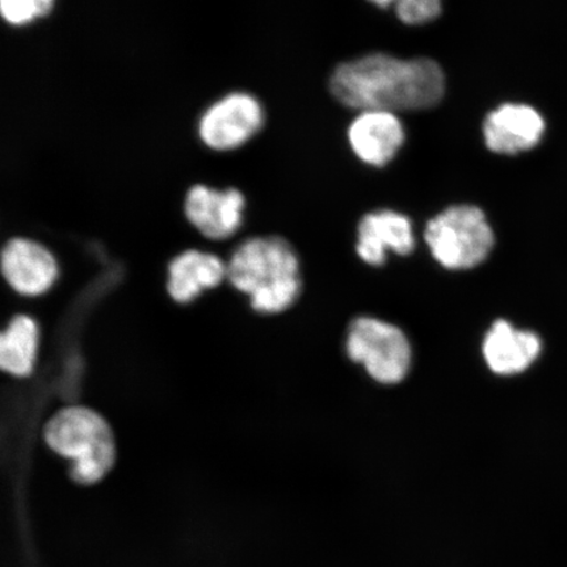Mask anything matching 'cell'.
Instances as JSON below:
<instances>
[{"label": "cell", "instance_id": "cell-1", "mask_svg": "<svg viewBox=\"0 0 567 567\" xmlns=\"http://www.w3.org/2000/svg\"><path fill=\"white\" fill-rule=\"evenodd\" d=\"M330 92L340 104L363 111H423L441 103L445 75L431 59H396L373 53L339 65Z\"/></svg>", "mask_w": 567, "mask_h": 567}, {"label": "cell", "instance_id": "cell-2", "mask_svg": "<svg viewBox=\"0 0 567 567\" xmlns=\"http://www.w3.org/2000/svg\"><path fill=\"white\" fill-rule=\"evenodd\" d=\"M226 278L250 296L260 313H281L301 293L300 261L292 245L278 236L245 239L226 265Z\"/></svg>", "mask_w": 567, "mask_h": 567}, {"label": "cell", "instance_id": "cell-3", "mask_svg": "<svg viewBox=\"0 0 567 567\" xmlns=\"http://www.w3.org/2000/svg\"><path fill=\"white\" fill-rule=\"evenodd\" d=\"M45 441L53 451L73 460L71 477L78 484H95L115 463L110 425L94 411L71 408L47 424Z\"/></svg>", "mask_w": 567, "mask_h": 567}, {"label": "cell", "instance_id": "cell-4", "mask_svg": "<svg viewBox=\"0 0 567 567\" xmlns=\"http://www.w3.org/2000/svg\"><path fill=\"white\" fill-rule=\"evenodd\" d=\"M424 240L437 264L451 271L484 264L495 245L485 212L472 204L452 205L431 218Z\"/></svg>", "mask_w": 567, "mask_h": 567}, {"label": "cell", "instance_id": "cell-5", "mask_svg": "<svg viewBox=\"0 0 567 567\" xmlns=\"http://www.w3.org/2000/svg\"><path fill=\"white\" fill-rule=\"evenodd\" d=\"M346 350L354 363L363 365L374 381L384 385L405 380L413 360L405 332L373 317H359L352 321Z\"/></svg>", "mask_w": 567, "mask_h": 567}, {"label": "cell", "instance_id": "cell-6", "mask_svg": "<svg viewBox=\"0 0 567 567\" xmlns=\"http://www.w3.org/2000/svg\"><path fill=\"white\" fill-rule=\"evenodd\" d=\"M265 123V112L258 99L247 92H230L203 112L198 136L215 151L238 147Z\"/></svg>", "mask_w": 567, "mask_h": 567}, {"label": "cell", "instance_id": "cell-7", "mask_svg": "<svg viewBox=\"0 0 567 567\" xmlns=\"http://www.w3.org/2000/svg\"><path fill=\"white\" fill-rule=\"evenodd\" d=\"M415 246L413 223L400 212L378 210L360 219L357 252L367 265L384 266L389 251L405 257L414 252Z\"/></svg>", "mask_w": 567, "mask_h": 567}, {"label": "cell", "instance_id": "cell-8", "mask_svg": "<svg viewBox=\"0 0 567 567\" xmlns=\"http://www.w3.org/2000/svg\"><path fill=\"white\" fill-rule=\"evenodd\" d=\"M244 207L245 197L237 188L219 190L196 184L184 198L188 221L212 239L231 236L243 223Z\"/></svg>", "mask_w": 567, "mask_h": 567}, {"label": "cell", "instance_id": "cell-9", "mask_svg": "<svg viewBox=\"0 0 567 567\" xmlns=\"http://www.w3.org/2000/svg\"><path fill=\"white\" fill-rule=\"evenodd\" d=\"M482 132L488 151L516 155L538 145L544 136L545 122L532 106L508 103L488 113Z\"/></svg>", "mask_w": 567, "mask_h": 567}, {"label": "cell", "instance_id": "cell-10", "mask_svg": "<svg viewBox=\"0 0 567 567\" xmlns=\"http://www.w3.org/2000/svg\"><path fill=\"white\" fill-rule=\"evenodd\" d=\"M0 260L4 279L21 295L44 293L59 274L52 252L35 240L23 237L7 240Z\"/></svg>", "mask_w": 567, "mask_h": 567}, {"label": "cell", "instance_id": "cell-11", "mask_svg": "<svg viewBox=\"0 0 567 567\" xmlns=\"http://www.w3.org/2000/svg\"><path fill=\"white\" fill-rule=\"evenodd\" d=\"M405 127L395 113L363 111L349 127L351 148L367 165L382 167L392 161L405 142Z\"/></svg>", "mask_w": 567, "mask_h": 567}, {"label": "cell", "instance_id": "cell-12", "mask_svg": "<svg viewBox=\"0 0 567 567\" xmlns=\"http://www.w3.org/2000/svg\"><path fill=\"white\" fill-rule=\"evenodd\" d=\"M540 351V338L534 332L515 329L505 319L492 326L482 344L487 367L499 375H513L528 370Z\"/></svg>", "mask_w": 567, "mask_h": 567}, {"label": "cell", "instance_id": "cell-13", "mask_svg": "<svg viewBox=\"0 0 567 567\" xmlns=\"http://www.w3.org/2000/svg\"><path fill=\"white\" fill-rule=\"evenodd\" d=\"M226 276V266L216 255L187 250L169 261L167 289L176 302H188L203 289L217 287Z\"/></svg>", "mask_w": 567, "mask_h": 567}, {"label": "cell", "instance_id": "cell-14", "mask_svg": "<svg viewBox=\"0 0 567 567\" xmlns=\"http://www.w3.org/2000/svg\"><path fill=\"white\" fill-rule=\"evenodd\" d=\"M38 349V328L31 318L18 316L0 338V365L16 375L30 374Z\"/></svg>", "mask_w": 567, "mask_h": 567}, {"label": "cell", "instance_id": "cell-15", "mask_svg": "<svg viewBox=\"0 0 567 567\" xmlns=\"http://www.w3.org/2000/svg\"><path fill=\"white\" fill-rule=\"evenodd\" d=\"M394 6L396 17L408 25L431 23L442 13V3L437 0H401Z\"/></svg>", "mask_w": 567, "mask_h": 567}, {"label": "cell", "instance_id": "cell-16", "mask_svg": "<svg viewBox=\"0 0 567 567\" xmlns=\"http://www.w3.org/2000/svg\"><path fill=\"white\" fill-rule=\"evenodd\" d=\"M53 7L52 0H2L0 13L11 24H24L45 16Z\"/></svg>", "mask_w": 567, "mask_h": 567}]
</instances>
